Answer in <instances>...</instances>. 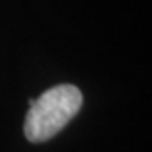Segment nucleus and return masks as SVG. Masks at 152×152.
<instances>
[{"mask_svg":"<svg viewBox=\"0 0 152 152\" xmlns=\"http://www.w3.org/2000/svg\"><path fill=\"white\" fill-rule=\"evenodd\" d=\"M83 105V95L75 85H58L44 91L31 105L24 134L31 142H44L59 134Z\"/></svg>","mask_w":152,"mask_h":152,"instance_id":"obj_1","label":"nucleus"}]
</instances>
